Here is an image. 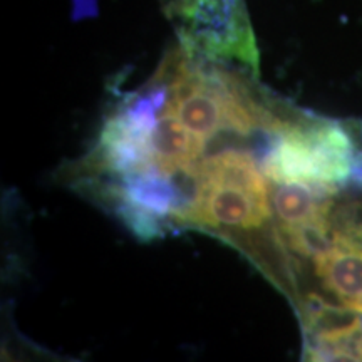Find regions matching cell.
Instances as JSON below:
<instances>
[{"instance_id":"obj_1","label":"cell","mask_w":362,"mask_h":362,"mask_svg":"<svg viewBox=\"0 0 362 362\" xmlns=\"http://www.w3.org/2000/svg\"><path fill=\"white\" fill-rule=\"evenodd\" d=\"M274 183H300L339 192L354 181L362 187V149L354 129L309 115H291L262 160Z\"/></svg>"},{"instance_id":"obj_2","label":"cell","mask_w":362,"mask_h":362,"mask_svg":"<svg viewBox=\"0 0 362 362\" xmlns=\"http://www.w3.org/2000/svg\"><path fill=\"white\" fill-rule=\"evenodd\" d=\"M202 198L192 223L248 232L270 220V185L253 158L242 149H225L200 160Z\"/></svg>"},{"instance_id":"obj_3","label":"cell","mask_w":362,"mask_h":362,"mask_svg":"<svg viewBox=\"0 0 362 362\" xmlns=\"http://www.w3.org/2000/svg\"><path fill=\"white\" fill-rule=\"evenodd\" d=\"M310 265L317 291L307 296L362 315V197L337 194L329 245Z\"/></svg>"},{"instance_id":"obj_4","label":"cell","mask_w":362,"mask_h":362,"mask_svg":"<svg viewBox=\"0 0 362 362\" xmlns=\"http://www.w3.org/2000/svg\"><path fill=\"white\" fill-rule=\"evenodd\" d=\"M171 13L185 22L188 49L235 56L257 66V51L242 0H170Z\"/></svg>"},{"instance_id":"obj_5","label":"cell","mask_w":362,"mask_h":362,"mask_svg":"<svg viewBox=\"0 0 362 362\" xmlns=\"http://www.w3.org/2000/svg\"><path fill=\"white\" fill-rule=\"evenodd\" d=\"M153 160L163 173H170L181 166L200 160L205 143L188 131L178 117L165 112L151 134Z\"/></svg>"}]
</instances>
